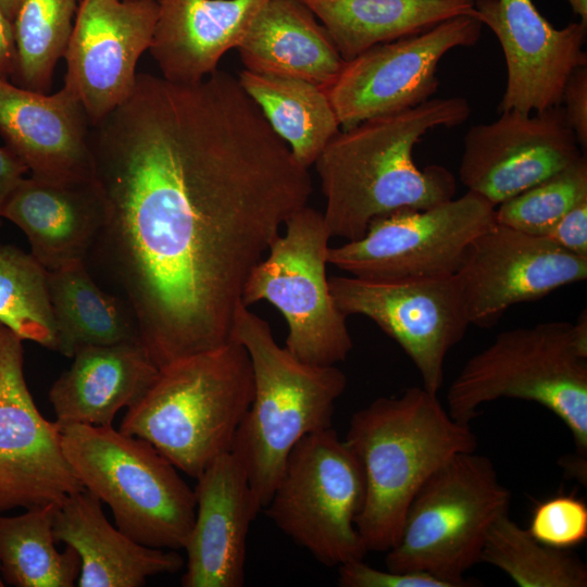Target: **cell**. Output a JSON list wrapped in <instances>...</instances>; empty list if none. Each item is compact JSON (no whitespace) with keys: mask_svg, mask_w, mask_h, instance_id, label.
<instances>
[{"mask_svg":"<svg viewBox=\"0 0 587 587\" xmlns=\"http://www.w3.org/2000/svg\"><path fill=\"white\" fill-rule=\"evenodd\" d=\"M89 143L104 220L86 263L153 363L228 344L249 274L308 205L309 168L221 70L193 84L137 73Z\"/></svg>","mask_w":587,"mask_h":587,"instance_id":"6da1fadb","label":"cell"},{"mask_svg":"<svg viewBox=\"0 0 587 587\" xmlns=\"http://www.w3.org/2000/svg\"><path fill=\"white\" fill-rule=\"evenodd\" d=\"M470 114L465 98H436L364 121L333 137L313 164L330 236L354 241L376 217L454 198L452 173L438 164L420 168L413 150L429 130L458 126Z\"/></svg>","mask_w":587,"mask_h":587,"instance_id":"7a4b0ae2","label":"cell"},{"mask_svg":"<svg viewBox=\"0 0 587 587\" xmlns=\"http://www.w3.org/2000/svg\"><path fill=\"white\" fill-rule=\"evenodd\" d=\"M361 462L365 498L355 525L367 551L397 542L424 483L454 455L477 449L470 425L454 420L437 394L410 387L357 411L344 439Z\"/></svg>","mask_w":587,"mask_h":587,"instance_id":"3957f363","label":"cell"},{"mask_svg":"<svg viewBox=\"0 0 587 587\" xmlns=\"http://www.w3.org/2000/svg\"><path fill=\"white\" fill-rule=\"evenodd\" d=\"M254 395L245 347L234 340L176 360L159 374L120 430L142 438L192 478L230 451Z\"/></svg>","mask_w":587,"mask_h":587,"instance_id":"277c9868","label":"cell"},{"mask_svg":"<svg viewBox=\"0 0 587 587\" xmlns=\"http://www.w3.org/2000/svg\"><path fill=\"white\" fill-rule=\"evenodd\" d=\"M230 340L247 350L254 384L251 405L230 451L243 464L263 510L295 445L309 434L332 427L347 376L336 365L297 359L275 341L268 322L242 302L235 312Z\"/></svg>","mask_w":587,"mask_h":587,"instance_id":"5b68a950","label":"cell"},{"mask_svg":"<svg viewBox=\"0 0 587 587\" xmlns=\"http://www.w3.org/2000/svg\"><path fill=\"white\" fill-rule=\"evenodd\" d=\"M500 398L536 402L571 432L577 458L587 455V316L575 324L538 323L502 332L464 364L447 392V410L470 425Z\"/></svg>","mask_w":587,"mask_h":587,"instance_id":"8992f818","label":"cell"},{"mask_svg":"<svg viewBox=\"0 0 587 587\" xmlns=\"http://www.w3.org/2000/svg\"><path fill=\"white\" fill-rule=\"evenodd\" d=\"M59 425L72 470L85 489L110 507L120 530L151 548H185L196 495L168 459L112 425Z\"/></svg>","mask_w":587,"mask_h":587,"instance_id":"52a82bcc","label":"cell"},{"mask_svg":"<svg viewBox=\"0 0 587 587\" xmlns=\"http://www.w3.org/2000/svg\"><path fill=\"white\" fill-rule=\"evenodd\" d=\"M510 500L488 457L454 455L412 499L400 536L387 551V570L428 573L450 587L476 585L463 575L480 562L486 536L508 513Z\"/></svg>","mask_w":587,"mask_h":587,"instance_id":"ba28073f","label":"cell"},{"mask_svg":"<svg viewBox=\"0 0 587 587\" xmlns=\"http://www.w3.org/2000/svg\"><path fill=\"white\" fill-rule=\"evenodd\" d=\"M364 498L361 462L330 427L295 445L263 510L319 562L338 567L367 552L355 525Z\"/></svg>","mask_w":587,"mask_h":587,"instance_id":"9c48e42d","label":"cell"},{"mask_svg":"<svg viewBox=\"0 0 587 587\" xmlns=\"http://www.w3.org/2000/svg\"><path fill=\"white\" fill-rule=\"evenodd\" d=\"M332 238L323 214L305 205L285 223L243 287L241 302L267 301L288 326L286 349L302 362L336 365L353 342L326 275Z\"/></svg>","mask_w":587,"mask_h":587,"instance_id":"30bf717a","label":"cell"},{"mask_svg":"<svg viewBox=\"0 0 587 587\" xmlns=\"http://www.w3.org/2000/svg\"><path fill=\"white\" fill-rule=\"evenodd\" d=\"M496 224L495 207L466 191L437 205L374 218L363 237L329 247L328 264L365 279L455 274L471 243Z\"/></svg>","mask_w":587,"mask_h":587,"instance_id":"8fae6325","label":"cell"},{"mask_svg":"<svg viewBox=\"0 0 587 587\" xmlns=\"http://www.w3.org/2000/svg\"><path fill=\"white\" fill-rule=\"evenodd\" d=\"M328 285L344 314L373 321L411 359L423 387L438 394L446 357L470 326L454 275L405 279L330 276Z\"/></svg>","mask_w":587,"mask_h":587,"instance_id":"7c38bea8","label":"cell"},{"mask_svg":"<svg viewBox=\"0 0 587 587\" xmlns=\"http://www.w3.org/2000/svg\"><path fill=\"white\" fill-rule=\"evenodd\" d=\"M482 28L473 15H460L346 61L325 88L342 129L432 99L439 86L440 60L455 48L476 45Z\"/></svg>","mask_w":587,"mask_h":587,"instance_id":"4fadbf2b","label":"cell"},{"mask_svg":"<svg viewBox=\"0 0 587 587\" xmlns=\"http://www.w3.org/2000/svg\"><path fill=\"white\" fill-rule=\"evenodd\" d=\"M82 489L59 423L41 415L27 387L23 339L0 322V514L61 504Z\"/></svg>","mask_w":587,"mask_h":587,"instance_id":"5bb4252c","label":"cell"},{"mask_svg":"<svg viewBox=\"0 0 587 587\" xmlns=\"http://www.w3.org/2000/svg\"><path fill=\"white\" fill-rule=\"evenodd\" d=\"M453 275L470 325L489 328L512 305L586 279L587 258L496 223L471 243Z\"/></svg>","mask_w":587,"mask_h":587,"instance_id":"9a60e30c","label":"cell"},{"mask_svg":"<svg viewBox=\"0 0 587 587\" xmlns=\"http://www.w3.org/2000/svg\"><path fill=\"white\" fill-rule=\"evenodd\" d=\"M584 154L560 105L533 113L509 110L469 129L459 177L496 208Z\"/></svg>","mask_w":587,"mask_h":587,"instance_id":"2e32d148","label":"cell"},{"mask_svg":"<svg viewBox=\"0 0 587 587\" xmlns=\"http://www.w3.org/2000/svg\"><path fill=\"white\" fill-rule=\"evenodd\" d=\"M157 0H80L64 53V86L100 122L133 92L136 66L149 49Z\"/></svg>","mask_w":587,"mask_h":587,"instance_id":"e0dca14e","label":"cell"},{"mask_svg":"<svg viewBox=\"0 0 587 587\" xmlns=\"http://www.w3.org/2000/svg\"><path fill=\"white\" fill-rule=\"evenodd\" d=\"M474 17L497 37L505 61L507 85L498 111L540 112L561 105L564 87L580 66L587 25L553 27L533 0H474Z\"/></svg>","mask_w":587,"mask_h":587,"instance_id":"ac0fdd59","label":"cell"},{"mask_svg":"<svg viewBox=\"0 0 587 587\" xmlns=\"http://www.w3.org/2000/svg\"><path fill=\"white\" fill-rule=\"evenodd\" d=\"M91 124L63 85L48 95L0 78V136L32 173L52 183L92 179Z\"/></svg>","mask_w":587,"mask_h":587,"instance_id":"d6986e66","label":"cell"},{"mask_svg":"<svg viewBox=\"0 0 587 587\" xmlns=\"http://www.w3.org/2000/svg\"><path fill=\"white\" fill-rule=\"evenodd\" d=\"M196 516L185 545L184 587H241L250 525L262 511L247 472L233 452L217 457L197 478Z\"/></svg>","mask_w":587,"mask_h":587,"instance_id":"ffe728a7","label":"cell"},{"mask_svg":"<svg viewBox=\"0 0 587 587\" xmlns=\"http://www.w3.org/2000/svg\"><path fill=\"white\" fill-rule=\"evenodd\" d=\"M2 217L27 237L30 254L47 270L86 263L104 220L93 178L52 183L23 177L8 196Z\"/></svg>","mask_w":587,"mask_h":587,"instance_id":"44dd1931","label":"cell"},{"mask_svg":"<svg viewBox=\"0 0 587 587\" xmlns=\"http://www.w3.org/2000/svg\"><path fill=\"white\" fill-rule=\"evenodd\" d=\"M267 0H157L158 18L149 51L162 77L193 84L217 70L237 48Z\"/></svg>","mask_w":587,"mask_h":587,"instance_id":"7402d4cb","label":"cell"},{"mask_svg":"<svg viewBox=\"0 0 587 587\" xmlns=\"http://www.w3.org/2000/svg\"><path fill=\"white\" fill-rule=\"evenodd\" d=\"M101 503L84 488L66 497L55 512V541L73 548L80 559L77 586L140 587L149 577L184 566L177 550L141 545L113 526Z\"/></svg>","mask_w":587,"mask_h":587,"instance_id":"603a6c76","label":"cell"},{"mask_svg":"<svg viewBox=\"0 0 587 587\" xmlns=\"http://www.w3.org/2000/svg\"><path fill=\"white\" fill-rule=\"evenodd\" d=\"M49 390L57 422L112 425L115 414L138 402L159 374L140 340L85 346Z\"/></svg>","mask_w":587,"mask_h":587,"instance_id":"cb8c5ba5","label":"cell"},{"mask_svg":"<svg viewBox=\"0 0 587 587\" xmlns=\"http://www.w3.org/2000/svg\"><path fill=\"white\" fill-rule=\"evenodd\" d=\"M245 68L327 88L346 61L324 26L298 0H267L236 48Z\"/></svg>","mask_w":587,"mask_h":587,"instance_id":"d4e9b609","label":"cell"},{"mask_svg":"<svg viewBox=\"0 0 587 587\" xmlns=\"http://www.w3.org/2000/svg\"><path fill=\"white\" fill-rule=\"evenodd\" d=\"M321 22L345 61L460 15L474 0H298Z\"/></svg>","mask_w":587,"mask_h":587,"instance_id":"484cf974","label":"cell"},{"mask_svg":"<svg viewBox=\"0 0 587 587\" xmlns=\"http://www.w3.org/2000/svg\"><path fill=\"white\" fill-rule=\"evenodd\" d=\"M57 350L73 358L85 346L140 340L134 316L116 295L103 290L86 263L48 271Z\"/></svg>","mask_w":587,"mask_h":587,"instance_id":"4316f807","label":"cell"},{"mask_svg":"<svg viewBox=\"0 0 587 587\" xmlns=\"http://www.w3.org/2000/svg\"><path fill=\"white\" fill-rule=\"evenodd\" d=\"M238 82L298 163L309 168L340 132L324 88L311 82L243 70Z\"/></svg>","mask_w":587,"mask_h":587,"instance_id":"83f0119b","label":"cell"},{"mask_svg":"<svg viewBox=\"0 0 587 587\" xmlns=\"http://www.w3.org/2000/svg\"><path fill=\"white\" fill-rule=\"evenodd\" d=\"M60 504L26 509L15 516L0 514V575L16 587H73L80 572L77 552L55 547L53 522Z\"/></svg>","mask_w":587,"mask_h":587,"instance_id":"f1b7e54d","label":"cell"},{"mask_svg":"<svg viewBox=\"0 0 587 587\" xmlns=\"http://www.w3.org/2000/svg\"><path fill=\"white\" fill-rule=\"evenodd\" d=\"M520 587H586L587 566L570 550L537 541L509 513L490 527L480 554Z\"/></svg>","mask_w":587,"mask_h":587,"instance_id":"f546056e","label":"cell"},{"mask_svg":"<svg viewBox=\"0 0 587 587\" xmlns=\"http://www.w3.org/2000/svg\"><path fill=\"white\" fill-rule=\"evenodd\" d=\"M80 0H23L13 21L15 84L49 92L64 57Z\"/></svg>","mask_w":587,"mask_h":587,"instance_id":"4dcf8cb0","label":"cell"},{"mask_svg":"<svg viewBox=\"0 0 587 587\" xmlns=\"http://www.w3.org/2000/svg\"><path fill=\"white\" fill-rule=\"evenodd\" d=\"M0 322L23 340L57 350L48 271L10 243H0Z\"/></svg>","mask_w":587,"mask_h":587,"instance_id":"1f68e13d","label":"cell"},{"mask_svg":"<svg viewBox=\"0 0 587 587\" xmlns=\"http://www.w3.org/2000/svg\"><path fill=\"white\" fill-rule=\"evenodd\" d=\"M587 200L586 154L495 208L496 223L545 236L571 209Z\"/></svg>","mask_w":587,"mask_h":587,"instance_id":"d6a6232c","label":"cell"},{"mask_svg":"<svg viewBox=\"0 0 587 587\" xmlns=\"http://www.w3.org/2000/svg\"><path fill=\"white\" fill-rule=\"evenodd\" d=\"M527 532L539 542L571 550L587 538V505L573 495H557L533 509Z\"/></svg>","mask_w":587,"mask_h":587,"instance_id":"836d02e7","label":"cell"},{"mask_svg":"<svg viewBox=\"0 0 587 587\" xmlns=\"http://www.w3.org/2000/svg\"><path fill=\"white\" fill-rule=\"evenodd\" d=\"M342 587H450L445 580L424 572H394L374 569L354 560L338 566Z\"/></svg>","mask_w":587,"mask_h":587,"instance_id":"e575fe53","label":"cell"},{"mask_svg":"<svg viewBox=\"0 0 587 587\" xmlns=\"http://www.w3.org/2000/svg\"><path fill=\"white\" fill-rule=\"evenodd\" d=\"M563 112L580 148L587 147V65L580 66L570 76L563 93Z\"/></svg>","mask_w":587,"mask_h":587,"instance_id":"d590c367","label":"cell"},{"mask_svg":"<svg viewBox=\"0 0 587 587\" xmlns=\"http://www.w3.org/2000/svg\"><path fill=\"white\" fill-rule=\"evenodd\" d=\"M545 237L573 254L587 258V200L571 209Z\"/></svg>","mask_w":587,"mask_h":587,"instance_id":"8d00e7d4","label":"cell"},{"mask_svg":"<svg viewBox=\"0 0 587 587\" xmlns=\"http://www.w3.org/2000/svg\"><path fill=\"white\" fill-rule=\"evenodd\" d=\"M27 172L25 164L7 146H0V226L7 198Z\"/></svg>","mask_w":587,"mask_h":587,"instance_id":"74e56055","label":"cell"},{"mask_svg":"<svg viewBox=\"0 0 587 587\" xmlns=\"http://www.w3.org/2000/svg\"><path fill=\"white\" fill-rule=\"evenodd\" d=\"M16 65V49L13 24L0 7V78L13 77Z\"/></svg>","mask_w":587,"mask_h":587,"instance_id":"f35d334b","label":"cell"},{"mask_svg":"<svg viewBox=\"0 0 587 587\" xmlns=\"http://www.w3.org/2000/svg\"><path fill=\"white\" fill-rule=\"evenodd\" d=\"M22 2L23 0H0V7L12 24Z\"/></svg>","mask_w":587,"mask_h":587,"instance_id":"ab89813d","label":"cell"},{"mask_svg":"<svg viewBox=\"0 0 587 587\" xmlns=\"http://www.w3.org/2000/svg\"><path fill=\"white\" fill-rule=\"evenodd\" d=\"M579 22L587 25V0H566Z\"/></svg>","mask_w":587,"mask_h":587,"instance_id":"60d3db41","label":"cell"},{"mask_svg":"<svg viewBox=\"0 0 587 587\" xmlns=\"http://www.w3.org/2000/svg\"><path fill=\"white\" fill-rule=\"evenodd\" d=\"M3 586H4V582H3V579H2V577L0 575V587H3Z\"/></svg>","mask_w":587,"mask_h":587,"instance_id":"b9f144b4","label":"cell"}]
</instances>
